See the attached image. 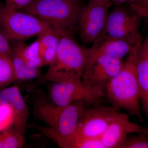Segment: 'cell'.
<instances>
[{"mask_svg": "<svg viewBox=\"0 0 148 148\" xmlns=\"http://www.w3.org/2000/svg\"><path fill=\"white\" fill-rule=\"evenodd\" d=\"M143 129L130 121L127 114L117 111L100 138L106 148H121L129 134L142 133Z\"/></svg>", "mask_w": 148, "mask_h": 148, "instance_id": "cell-11", "label": "cell"}, {"mask_svg": "<svg viewBox=\"0 0 148 148\" xmlns=\"http://www.w3.org/2000/svg\"><path fill=\"white\" fill-rule=\"evenodd\" d=\"M135 3L140 7L148 11V0H138L135 3Z\"/></svg>", "mask_w": 148, "mask_h": 148, "instance_id": "cell-25", "label": "cell"}, {"mask_svg": "<svg viewBox=\"0 0 148 148\" xmlns=\"http://www.w3.org/2000/svg\"><path fill=\"white\" fill-rule=\"evenodd\" d=\"M16 81L11 59L0 55V88L7 86Z\"/></svg>", "mask_w": 148, "mask_h": 148, "instance_id": "cell-18", "label": "cell"}, {"mask_svg": "<svg viewBox=\"0 0 148 148\" xmlns=\"http://www.w3.org/2000/svg\"><path fill=\"white\" fill-rule=\"evenodd\" d=\"M130 9L129 10L120 6H116L109 13L102 34L126 40L133 45L143 41L139 30L142 17Z\"/></svg>", "mask_w": 148, "mask_h": 148, "instance_id": "cell-7", "label": "cell"}, {"mask_svg": "<svg viewBox=\"0 0 148 148\" xmlns=\"http://www.w3.org/2000/svg\"><path fill=\"white\" fill-rule=\"evenodd\" d=\"M42 66L49 65L55 58L59 47L60 36L54 28L50 27L38 36Z\"/></svg>", "mask_w": 148, "mask_h": 148, "instance_id": "cell-15", "label": "cell"}, {"mask_svg": "<svg viewBox=\"0 0 148 148\" xmlns=\"http://www.w3.org/2000/svg\"><path fill=\"white\" fill-rule=\"evenodd\" d=\"M0 104L10 107L13 115L12 125L25 137L28 126L29 109L17 85L7 88L0 92Z\"/></svg>", "mask_w": 148, "mask_h": 148, "instance_id": "cell-12", "label": "cell"}, {"mask_svg": "<svg viewBox=\"0 0 148 148\" xmlns=\"http://www.w3.org/2000/svg\"><path fill=\"white\" fill-rule=\"evenodd\" d=\"M117 111L114 107L99 103L86 107L80 119L76 137L101 138Z\"/></svg>", "mask_w": 148, "mask_h": 148, "instance_id": "cell-10", "label": "cell"}, {"mask_svg": "<svg viewBox=\"0 0 148 148\" xmlns=\"http://www.w3.org/2000/svg\"><path fill=\"white\" fill-rule=\"evenodd\" d=\"M33 114L46 126L31 124L28 126L40 131L62 148H71L76 137L80 119L87 106L74 103L65 107L55 105L39 90L32 94Z\"/></svg>", "mask_w": 148, "mask_h": 148, "instance_id": "cell-1", "label": "cell"}, {"mask_svg": "<svg viewBox=\"0 0 148 148\" xmlns=\"http://www.w3.org/2000/svg\"><path fill=\"white\" fill-rule=\"evenodd\" d=\"M35 0H5L4 5L7 8L13 10H24Z\"/></svg>", "mask_w": 148, "mask_h": 148, "instance_id": "cell-22", "label": "cell"}, {"mask_svg": "<svg viewBox=\"0 0 148 148\" xmlns=\"http://www.w3.org/2000/svg\"><path fill=\"white\" fill-rule=\"evenodd\" d=\"M142 133L145 134L148 137V125L147 127H144L143 132Z\"/></svg>", "mask_w": 148, "mask_h": 148, "instance_id": "cell-28", "label": "cell"}, {"mask_svg": "<svg viewBox=\"0 0 148 148\" xmlns=\"http://www.w3.org/2000/svg\"><path fill=\"white\" fill-rule=\"evenodd\" d=\"M93 43L90 48V55L104 54L120 59L128 55L138 44L133 45L126 40L111 38L104 34L101 35Z\"/></svg>", "mask_w": 148, "mask_h": 148, "instance_id": "cell-13", "label": "cell"}, {"mask_svg": "<svg viewBox=\"0 0 148 148\" xmlns=\"http://www.w3.org/2000/svg\"><path fill=\"white\" fill-rule=\"evenodd\" d=\"M136 68L140 101L148 120V35L138 51Z\"/></svg>", "mask_w": 148, "mask_h": 148, "instance_id": "cell-14", "label": "cell"}, {"mask_svg": "<svg viewBox=\"0 0 148 148\" xmlns=\"http://www.w3.org/2000/svg\"><path fill=\"white\" fill-rule=\"evenodd\" d=\"M112 4L116 6H121L123 4L127 3V0H111Z\"/></svg>", "mask_w": 148, "mask_h": 148, "instance_id": "cell-26", "label": "cell"}, {"mask_svg": "<svg viewBox=\"0 0 148 148\" xmlns=\"http://www.w3.org/2000/svg\"><path fill=\"white\" fill-rule=\"evenodd\" d=\"M13 115L10 107L0 104V131L12 124Z\"/></svg>", "mask_w": 148, "mask_h": 148, "instance_id": "cell-21", "label": "cell"}, {"mask_svg": "<svg viewBox=\"0 0 148 148\" xmlns=\"http://www.w3.org/2000/svg\"><path fill=\"white\" fill-rule=\"evenodd\" d=\"M71 148H106L100 138L77 137Z\"/></svg>", "mask_w": 148, "mask_h": 148, "instance_id": "cell-20", "label": "cell"}, {"mask_svg": "<svg viewBox=\"0 0 148 148\" xmlns=\"http://www.w3.org/2000/svg\"><path fill=\"white\" fill-rule=\"evenodd\" d=\"M121 148H148V137L143 133L127 136Z\"/></svg>", "mask_w": 148, "mask_h": 148, "instance_id": "cell-19", "label": "cell"}, {"mask_svg": "<svg viewBox=\"0 0 148 148\" xmlns=\"http://www.w3.org/2000/svg\"><path fill=\"white\" fill-rule=\"evenodd\" d=\"M142 42L137 44L127 55L121 70L108 83L105 91L114 108L124 109L143 122L136 68L137 56Z\"/></svg>", "mask_w": 148, "mask_h": 148, "instance_id": "cell-3", "label": "cell"}, {"mask_svg": "<svg viewBox=\"0 0 148 148\" xmlns=\"http://www.w3.org/2000/svg\"><path fill=\"white\" fill-rule=\"evenodd\" d=\"M50 27L36 16L10 9L0 2V28L9 41H23L38 36Z\"/></svg>", "mask_w": 148, "mask_h": 148, "instance_id": "cell-5", "label": "cell"}, {"mask_svg": "<svg viewBox=\"0 0 148 148\" xmlns=\"http://www.w3.org/2000/svg\"><path fill=\"white\" fill-rule=\"evenodd\" d=\"M10 45L11 60L16 81L31 80L38 76L41 67L35 63L26 61L16 48Z\"/></svg>", "mask_w": 148, "mask_h": 148, "instance_id": "cell-16", "label": "cell"}, {"mask_svg": "<svg viewBox=\"0 0 148 148\" xmlns=\"http://www.w3.org/2000/svg\"><path fill=\"white\" fill-rule=\"evenodd\" d=\"M1 138L5 148L23 147L25 143V137L11 125L0 131Z\"/></svg>", "mask_w": 148, "mask_h": 148, "instance_id": "cell-17", "label": "cell"}, {"mask_svg": "<svg viewBox=\"0 0 148 148\" xmlns=\"http://www.w3.org/2000/svg\"><path fill=\"white\" fill-rule=\"evenodd\" d=\"M122 59L104 54L89 55L82 76L83 84L89 87L106 89L108 83L121 70Z\"/></svg>", "mask_w": 148, "mask_h": 148, "instance_id": "cell-8", "label": "cell"}, {"mask_svg": "<svg viewBox=\"0 0 148 148\" xmlns=\"http://www.w3.org/2000/svg\"><path fill=\"white\" fill-rule=\"evenodd\" d=\"M80 0H35L24 10L58 32H70L77 22Z\"/></svg>", "mask_w": 148, "mask_h": 148, "instance_id": "cell-4", "label": "cell"}, {"mask_svg": "<svg viewBox=\"0 0 148 148\" xmlns=\"http://www.w3.org/2000/svg\"><path fill=\"white\" fill-rule=\"evenodd\" d=\"M0 55L11 59L10 43L0 28Z\"/></svg>", "mask_w": 148, "mask_h": 148, "instance_id": "cell-23", "label": "cell"}, {"mask_svg": "<svg viewBox=\"0 0 148 148\" xmlns=\"http://www.w3.org/2000/svg\"><path fill=\"white\" fill-rule=\"evenodd\" d=\"M89 1L97 2L101 3H110L111 2V0H88ZM112 3V2H111Z\"/></svg>", "mask_w": 148, "mask_h": 148, "instance_id": "cell-27", "label": "cell"}, {"mask_svg": "<svg viewBox=\"0 0 148 148\" xmlns=\"http://www.w3.org/2000/svg\"><path fill=\"white\" fill-rule=\"evenodd\" d=\"M112 4L111 2L89 1L80 8L77 21L81 38L85 43H93L103 34Z\"/></svg>", "mask_w": 148, "mask_h": 148, "instance_id": "cell-9", "label": "cell"}, {"mask_svg": "<svg viewBox=\"0 0 148 148\" xmlns=\"http://www.w3.org/2000/svg\"><path fill=\"white\" fill-rule=\"evenodd\" d=\"M130 8L135 13L138 14L142 18H145L148 19V11L140 7L135 3L129 4Z\"/></svg>", "mask_w": 148, "mask_h": 148, "instance_id": "cell-24", "label": "cell"}, {"mask_svg": "<svg viewBox=\"0 0 148 148\" xmlns=\"http://www.w3.org/2000/svg\"><path fill=\"white\" fill-rule=\"evenodd\" d=\"M103 88L89 87L81 82H54L50 89V101L65 107L80 103L88 106L98 103L106 96Z\"/></svg>", "mask_w": 148, "mask_h": 148, "instance_id": "cell-6", "label": "cell"}, {"mask_svg": "<svg viewBox=\"0 0 148 148\" xmlns=\"http://www.w3.org/2000/svg\"><path fill=\"white\" fill-rule=\"evenodd\" d=\"M138 0H127V3L128 4L132 3H135Z\"/></svg>", "mask_w": 148, "mask_h": 148, "instance_id": "cell-29", "label": "cell"}, {"mask_svg": "<svg viewBox=\"0 0 148 148\" xmlns=\"http://www.w3.org/2000/svg\"><path fill=\"white\" fill-rule=\"evenodd\" d=\"M60 42L57 53L40 82H81L90 48L80 45L70 32H58Z\"/></svg>", "mask_w": 148, "mask_h": 148, "instance_id": "cell-2", "label": "cell"}, {"mask_svg": "<svg viewBox=\"0 0 148 148\" xmlns=\"http://www.w3.org/2000/svg\"></svg>", "mask_w": 148, "mask_h": 148, "instance_id": "cell-30", "label": "cell"}]
</instances>
